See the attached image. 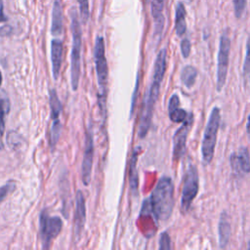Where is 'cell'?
<instances>
[{"label":"cell","mask_w":250,"mask_h":250,"mask_svg":"<svg viewBox=\"0 0 250 250\" xmlns=\"http://www.w3.org/2000/svg\"><path fill=\"white\" fill-rule=\"evenodd\" d=\"M166 55L167 51L166 49H161L156 57L155 63H154V69H153V76H152V82L149 87L148 93L145 97L144 100V107L142 110L141 120H140V126H139V136L141 138H144L151 123L152 113L154 104L157 101L161 82L164 77L165 69H166Z\"/></svg>","instance_id":"1"},{"label":"cell","mask_w":250,"mask_h":250,"mask_svg":"<svg viewBox=\"0 0 250 250\" xmlns=\"http://www.w3.org/2000/svg\"><path fill=\"white\" fill-rule=\"evenodd\" d=\"M151 211L157 221H167L174 207V185L170 177H162L149 199Z\"/></svg>","instance_id":"2"},{"label":"cell","mask_w":250,"mask_h":250,"mask_svg":"<svg viewBox=\"0 0 250 250\" xmlns=\"http://www.w3.org/2000/svg\"><path fill=\"white\" fill-rule=\"evenodd\" d=\"M70 28L72 33V49H71V86L72 90H77L80 78V54L82 46V32L78 14L75 9L70 11Z\"/></svg>","instance_id":"3"},{"label":"cell","mask_w":250,"mask_h":250,"mask_svg":"<svg viewBox=\"0 0 250 250\" xmlns=\"http://www.w3.org/2000/svg\"><path fill=\"white\" fill-rule=\"evenodd\" d=\"M95 64L97 72V80L99 85V104L102 108L103 113H104L106 93H107V78H108V68L106 58L104 54V43L102 36H98L95 43Z\"/></svg>","instance_id":"4"},{"label":"cell","mask_w":250,"mask_h":250,"mask_svg":"<svg viewBox=\"0 0 250 250\" xmlns=\"http://www.w3.org/2000/svg\"><path fill=\"white\" fill-rule=\"evenodd\" d=\"M220 121H221L220 108L215 106L210 113L207 125L204 130V135H203V140L201 145L202 158L206 163H210L214 156L215 146L217 142V135L220 128Z\"/></svg>","instance_id":"5"},{"label":"cell","mask_w":250,"mask_h":250,"mask_svg":"<svg viewBox=\"0 0 250 250\" xmlns=\"http://www.w3.org/2000/svg\"><path fill=\"white\" fill-rule=\"evenodd\" d=\"M62 228V221L58 216H50L45 210L39 217V233L44 249L50 248L52 241L59 235Z\"/></svg>","instance_id":"6"},{"label":"cell","mask_w":250,"mask_h":250,"mask_svg":"<svg viewBox=\"0 0 250 250\" xmlns=\"http://www.w3.org/2000/svg\"><path fill=\"white\" fill-rule=\"evenodd\" d=\"M198 187H199V178H198V172L195 166L190 164L184 177V185H183V190H182V200H181V209L184 214H186L193 199L195 198L197 192H198Z\"/></svg>","instance_id":"7"},{"label":"cell","mask_w":250,"mask_h":250,"mask_svg":"<svg viewBox=\"0 0 250 250\" xmlns=\"http://www.w3.org/2000/svg\"><path fill=\"white\" fill-rule=\"evenodd\" d=\"M230 51V39L229 35L224 32L220 38L219 53H218V67H217V91L220 92L225 83L228 74L229 57Z\"/></svg>","instance_id":"8"},{"label":"cell","mask_w":250,"mask_h":250,"mask_svg":"<svg viewBox=\"0 0 250 250\" xmlns=\"http://www.w3.org/2000/svg\"><path fill=\"white\" fill-rule=\"evenodd\" d=\"M193 123L192 113H188L184 124L176 131L173 138V158L175 161H179L186 152V143L188 132Z\"/></svg>","instance_id":"9"},{"label":"cell","mask_w":250,"mask_h":250,"mask_svg":"<svg viewBox=\"0 0 250 250\" xmlns=\"http://www.w3.org/2000/svg\"><path fill=\"white\" fill-rule=\"evenodd\" d=\"M94 159V139L92 128L89 127V130L86 133L85 139V148L83 153L82 160V181L85 186H88L91 181V173Z\"/></svg>","instance_id":"10"},{"label":"cell","mask_w":250,"mask_h":250,"mask_svg":"<svg viewBox=\"0 0 250 250\" xmlns=\"http://www.w3.org/2000/svg\"><path fill=\"white\" fill-rule=\"evenodd\" d=\"M230 166L236 175H244L250 172V154L246 147H241L236 153L230 155Z\"/></svg>","instance_id":"11"},{"label":"cell","mask_w":250,"mask_h":250,"mask_svg":"<svg viewBox=\"0 0 250 250\" xmlns=\"http://www.w3.org/2000/svg\"><path fill=\"white\" fill-rule=\"evenodd\" d=\"M86 221L85 198L81 190H77L75 195V213H74V235L79 237Z\"/></svg>","instance_id":"12"},{"label":"cell","mask_w":250,"mask_h":250,"mask_svg":"<svg viewBox=\"0 0 250 250\" xmlns=\"http://www.w3.org/2000/svg\"><path fill=\"white\" fill-rule=\"evenodd\" d=\"M51 61L54 79L57 80L60 75L62 61V42L60 39H53L51 42Z\"/></svg>","instance_id":"13"},{"label":"cell","mask_w":250,"mask_h":250,"mask_svg":"<svg viewBox=\"0 0 250 250\" xmlns=\"http://www.w3.org/2000/svg\"><path fill=\"white\" fill-rule=\"evenodd\" d=\"M168 113L170 119L175 123L184 122L188 117V112L180 107V100L177 95H173L170 98L168 104Z\"/></svg>","instance_id":"14"},{"label":"cell","mask_w":250,"mask_h":250,"mask_svg":"<svg viewBox=\"0 0 250 250\" xmlns=\"http://www.w3.org/2000/svg\"><path fill=\"white\" fill-rule=\"evenodd\" d=\"M51 32L54 36L61 35L62 32V10L60 0H54L52 10Z\"/></svg>","instance_id":"15"},{"label":"cell","mask_w":250,"mask_h":250,"mask_svg":"<svg viewBox=\"0 0 250 250\" xmlns=\"http://www.w3.org/2000/svg\"><path fill=\"white\" fill-rule=\"evenodd\" d=\"M230 237V223L227 212H223L219 221V243L220 247L224 248L229 243Z\"/></svg>","instance_id":"16"},{"label":"cell","mask_w":250,"mask_h":250,"mask_svg":"<svg viewBox=\"0 0 250 250\" xmlns=\"http://www.w3.org/2000/svg\"><path fill=\"white\" fill-rule=\"evenodd\" d=\"M186 8L183 3H178L176 7V16H175V29L178 36H182L185 34L187 30V22H186Z\"/></svg>","instance_id":"17"},{"label":"cell","mask_w":250,"mask_h":250,"mask_svg":"<svg viewBox=\"0 0 250 250\" xmlns=\"http://www.w3.org/2000/svg\"><path fill=\"white\" fill-rule=\"evenodd\" d=\"M197 76V70L192 65H186L181 73L182 82L186 87H192L195 83V79Z\"/></svg>","instance_id":"18"},{"label":"cell","mask_w":250,"mask_h":250,"mask_svg":"<svg viewBox=\"0 0 250 250\" xmlns=\"http://www.w3.org/2000/svg\"><path fill=\"white\" fill-rule=\"evenodd\" d=\"M50 107L51 117L53 120H60V114L62 112V104L58 98L56 90H50Z\"/></svg>","instance_id":"19"},{"label":"cell","mask_w":250,"mask_h":250,"mask_svg":"<svg viewBox=\"0 0 250 250\" xmlns=\"http://www.w3.org/2000/svg\"><path fill=\"white\" fill-rule=\"evenodd\" d=\"M10 104L8 99L0 93V135L4 134L5 130V116L9 111Z\"/></svg>","instance_id":"20"},{"label":"cell","mask_w":250,"mask_h":250,"mask_svg":"<svg viewBox=\"0 0 250 250\" xmlns=\"http://www.w3.org/2000/svg\"><path fill=\"white\" fill-rule=\"evenodd\" d=\"M164 8V0H152L151 1V15L155 21L164 19L162 11Z\"/></svg>","instance_id":"21"},{"label":"cell","mask_w":250,"mask_h":250,"mask_svg":"<svg viewBox=\"0 0 250 250\" xmlns=\"http://www.w3.org/2000/svg\"><path fill=\"white\" fill-rule=\"evenodd\" d=\"M243 76L245 79H250V36L246 42V54L243 63Z\"/></svg>","instance_id":"22"},{"label":"cell","mask_w":250,"mask_h":250,"mask_svg":"<svg viewBox=\"0 0 250 250\" xmlns=\"http://www.w3.org/2000/svg\"><path fill=\"white\" fill-rule=\"evenodd\" d=\"M80 12V18L83 23H87L89 20V0H77Z\"/></svg>","instance_id":"23"},{"label":"cell","mask_w":250,"mask_h":250,"mask_svg":"<svg viewBox=\"0 0 250 250\" xmlns=\"http://www.w3.org/2000/svg\"><path fill=\"white\" fill-rule=\"evenodd\" d=\"M136 159H137V155L136 152H134L132 160H131V167H130V185L132 187L133 189L136 188L138 182H137V174H136Z\"/></svg>","instance_id":"24"},{"label":"cell","mask_w":250,"mask_h":250,"mask_svg":"<svg viewBox=\"0 0 250 250\" xmlns=\"http://www.w3.org/2000/svg\"><path fill=\"white\" fill-rule=\"evenodd\" d=\"M233 1V9H234V15L237 19L241 18L243 15L245 8L247 6V0H232Z\"/></svg>","instance_id":"25"},{"label":"cell","mask_w":250,"mask_h":250,"mask_svg":"<svg viewBox=\"0 0 250 250\" xmlns=\"http://www.w3.org/2000/svg\"><path fill=\"white\" fill-rule=\"evenodd\" d=\"M15 188H16L15 182H9L6 185L0 187V203L7 197L9 193L14 191Z\"/></svg>","instance_id":"26"},{"label":"cell","mask_w":250,"mask_h":250,"mask_svg":"<svg viewBox=\"0 0 250 250\" xmlns=\"http://www.w3.org/2000/svg\"><path fill=\"white\" fill-rule=\"evenodd\" d=\"M159 248L160 249H171L170 236L166 231L161 233V236L159 239Z\"/></svg>","instance_id":"27"},{"label":"cell","mask_w":250,"mask_h":250,"mask_svg":"<svg viewBox=\"0 0 250 250\" xmlns=\"http://www.w3.org/2000/svg\"><path fill=\"white\" fill-rule=\"evenodd\" d=\"M190 49H191V44L189 39L185 38L181 41V52L184 58H188L190 54Z\"/></svg>","instance_id":"28"},{"label":"cell","mask_w":250,"mask_h":250,"mask_svg":"<svg viewBox=\"0 0 250 250\" xmlns=\"http://www.w3.org/2000/svg\"><path fill=\"white\" fill-rule=\"evenodd\" d=\"M7 20V17L4 14V4L3 0H0V22L5 21Z\"/></svg>","instance_id":"29"},{"label":"cell","mask_w":250,"mask_h":250,"mask_svg":"<svg viewBox=\"0 0 250 250\" xmlns=\"http://www.w3.org/2000/svg\"><path fill=\"white\" fill-rule=\"evenodd\" d=\"M246 130H247L248 134L250 135V114L248 116V120H247V124H246Z\"/></svg>","instance_id":"30"},{"label":"cell","mask_w":250,"mask_h":250,"mask_svg":"<svg viewBox=\"0 0 250 250\" xmlns=\"http://www.w3.org/2000/svg\"><path fill=\"white\" fill-rule=\"evenodd\" d=\"M1 83H2V73L0 71V85H1Z\"/></svg>","instance_id":"31"},{"label":"cell","mask_w":250,"mask_h":250,"mask_svg":"<svg viewBox=\"0 0 250 250\" xmlns=\"http://www.w3.org/2000/svg\"><path fill=\"white\" fill-rule=\"evenodd\" d=\"M248 248H250V242H249V244H248Z\"/></svg>","instance_id":"32"}]
</instances>
